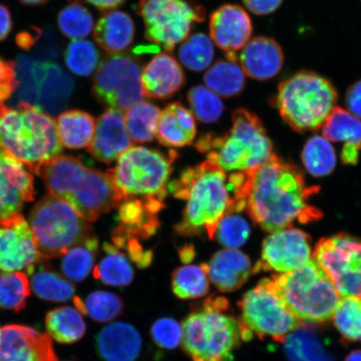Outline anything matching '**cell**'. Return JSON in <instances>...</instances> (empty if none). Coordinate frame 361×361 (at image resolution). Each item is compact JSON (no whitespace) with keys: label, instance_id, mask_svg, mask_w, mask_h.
I'll return each instance as SVG.
<instances>
[{"label":"cell","instance_id":"cell-1","mask_svg":"<svg viewBox=\"0 0 361 361\" xmlns=\"http://www.w3.org/2000/svg\"><path fill=\"white\" fill-rule=\"evenodd\" d=\"M314 192L299 169L274 156L260 168L245 171L234 212L246 210L262 228L274 233L319 219L322 214L310 203Z\"/></svg>","mask_w":361,"mask_h":361},{"label":"cell","instance_id":"cell-2","mask_svg":"<svg viewBox=\"0 0 361 361\" xmlns=\"http://www.w3.org/2000/svg\"><path fill=\"white\" fill-rule=\"evenodd\" d=\"M173 197L186 202L180 222L175 231L183 237L215 238L224 216L234 213L236 186L216 162L207 160L185 169L169 185Z\"/></svg>","mask_w":361,"mask_h":361},{"label":"cell","instance_id":"cell-3","mask_svg":"<svg viewBox=\"0 0 361 361\" xmlns=\"http://www.w3.org/2000/svg\"><path fill=\"white\" fill-rule=\"evenodd\" d=\"M42 178L49 194L94 222L123 202L109 174L90 168L78 157L60 155L31 171Z\"/></svg>","mask_w":361,"mask_h":361},{"label":"cell","instance_id":"cell-4","mask_svg":"<svg viewBox=\"0 0 361 361\" xmlns=\"http://www.w3.org/2000/svg\"><path fill=\"white\" fill-rule=\"evenodd\" d=\"M63 147L56 121L47 113L27 102L0 103V149L30 171L60 156Z\"/></svg>","mask_w":361,"mask_h":361},{"label":"cell","instance_id":"cell-5","mask_svg":"<svg viewBox=\"0 0 361 361\" xmlns=\"http://www.w3.org/2000/svg\"><path fill=\"white\" fill-rule=\"evenodd\" d=\"M232 123L224 135H203L197 150L224 171H251L268 164L274 157L273 145L258 116L240 108L233 113Z\"/></svg>","mask_w":361,"mask_h":361},{"label":"cell","instance_id":"cell-6","mask_svg":"<svg viewBox=\"0 0 361 361\" xmlns=\"http://www.w3.org/2000/svg\"><path fill=\"white\" fill-rule=\"evenodd\" d=\"M338 94L331 81L315 72L300 71L279 85L275 98L282 118L298 132L322 126L335 109Z\"/></svg>","mask_w":361,"mask_h":361},{"label":"cell","instance_id":"cell-7","mask_svg":"<svg viewBox=\"0 0 361 361\" xmlns=\"http://www.w3.org/2000/svg\"><path fill=\"white\" fill-rule=\"evenodd\" d=\"M272 279L283 301L302 323L320 324L332 319L341 296L314 259L304 267Z\"/></svg>","mask_w":361,"mask_h":361},{"label":"cell","instance_id":"cell-8","mask_svg":"<svg viewBox=\"0 0 361 361\" xmlns=\"http://www.w3.org/2000/svg\"><path fill=\"white\" fill-rule=\"evenodd\" d=\"M240 316L238 324L243 341L255 336L283 343L302 324L288 308L273 279H263L238 302Z\"/></svg>","mask_w":361,"mask_h":361},{"label":"cell","instance_id":"cell-9","mask_svg":"<svg viewBox=\"0 0 361 361\" xmlns=\"http://www.w3.org/2000/svg\"><path fill=\"white\" fill-rule=\"evenodd\" d=\"M177 152L134 147L125 152L114 169L108 170L123 202L130 198L166 197Z\"/></svg>","mask_w":361,"mask_h":361},{"label":"cell","instance_id":"cell-10","mask_svg":"<svg viewBox=\"0 0 361 361\" xmlns=\"http://www.w3.org/2000/svg\"><path fill=\"white\" fill-rule=\"evenodd\" d=\"M29 224L44 261L64 256L71 248L92 236V226L87 220L51 194L36 203Z\"/></svg>","mask_w":361,"mask_h":361},{"label":"cell","instance_id":"cell-11","mask_svg":"<svg viewBox=\"0 0 361 361\" xmlns=\"http://www.w3.org/2000/svg\"><path fill=\"white\" fill-rule=\"evenodd\" d=\"M182 346L192 361H233L242 338L238 320L202 304L185 319Z\"/></svg>","mask_w":361,"mask_h":361},{"label":"cell","instance_id":"cell-12","mask_svg":"<svg viewBox=\"0 0 361 361\" xmlns=\"http://www.w3.org/2000/svg\"><path fill=\"white\" fill-rule=\"evenodd\" d=\"M137 11L145 24L146 38L166 51L186 39L196 22L204 20L202 8L186 0H140Z\"/></svg>","mask_w":361,"mask_h":361},{"label":"cell","instance_id":"cell-13","mask_svg":"<svg viewBox=\"0 0 361 361\" xmlns=\"http://www.w3.org/2000/svg\"><path fill=\"white\" fill-rule=\"evenodd\" d=\"M142 68L126 54H113L99 65L92 85L94 97L102 105L126 111L146 97Z\"/></svg>","mask_w":361,"mask_h":361},{"label":"cell","instance_id":"cell-14","mask_svg":"<svg viewBox=\"0 0 361 361\" xmlns=\"http://www.w3.org/2000/svg\"><path fill=\"white\" fill-rule=\"evenodd\" d=\"M314 259L331 279L341 297L361 296V241L340 234L322 239Z\"/></svg>","mask_w":361,"mask_h":361},{"label":"cell","instance_id":"cell-15","mask_svg":"<svg viewBox=\"0 0 361 361\" xmlns=\"http://www.w3.org/2000/svg\"><path fill=\"white\" fill-rule=\"evenodd\" d=\"M313 259L309 236L300 229L286 228L264 239L261 259L255 266L254 274L270 270L279 274L292 272Z\"/></svg>","mask_w":361,"mask_h":361},{"label":"cell","instance_id":"cell-16","mask_svg":"<svg viewBox=\"0 0 361 361\" xmlns=\"http://www.w3.org/2000/svg\"><path fill=\"white\" fill-rule=\"evenodd\" d=\"M42 261L25 216L18 213L0 219V270L17 272Z\"/></svg>","mask_w":361,"mask_h":361},{"label":"cell","instance_id":"cell-17","mask_svg":"<svg viewBox=\"0 0 361 361\" xmlns=\"http://www.w3.org/2000/svg\"><path fill=\"white\" fill-rule=\"evenodd\" d=\"M0 361H58V358L47 334L8 324L0 331Z\"/></svg>","mask_w":361,"mask_h":361},{"label":"cell","instance_id":"cell-18","mask_svg":"<svg viewBox=\"0 0 361 361\" xmlns=\"http://www.w3.org/2000/svg\"><path fill=\"white\" fill-rule=\"evenodd\" d=\"M0 149V219L20 213L35 196L31 171Z\"/></svg>","mask_w":361,"mask_h":361},{"label":"cell","instance_id":"cell-19","mask_svg":"<svg viewBox=\"0 0 361 361\" xmlns=\"http://www.w3.org/2000/svg\"><path fill=\"white\" fill-rule=\"evenodd\" d=\"M165 197L130 198L118 207V225L113 236L147 239L154 235L160 221L158 214L164 209Z\"/></svg>","mask_w":361,"mask_h":361},{"label":"cell","instance_id":"cell-20","mask_svg":"<svg viewBox=\"0 0 361 361\" xmlns=\"http://www.w3.org/2000/svg\"><path fill=\"white\" fill-rule=\"evenodd\" d=\"M133 146L123 111L109 108L96 121L88 152L97 160L110 164Z\"/></svg>","mask_w":361,"mask_h":361},{"label":"cell","instance_id":"cell-21","mask_svg":"<svg viewBox=\"0 0 361 361\" xmlns=\"http://www.w3.org/2000/svg\"><path fill=\"white\" fill-rule=\"evenodd\" d=\"M209 29L211 39L216 47L228 53L245 47L252 32L250 16L236 4H226L214 12Z\"/></svg>","mask_w":361,"mask_h":361},{"label":"cell","instance_id":"cell-22","mask_svg":"<svg viewBox=\"0 0 361 361\" xmlns=\"http://www.w3.org/2000/svg\"><path fill=\"white\" fill-rule=\"evenodd\" d=\"M75 81L53 61H42L34 106L47 114H56L69 102Z\"/></svg>","mask_w":361,"mask_h":361},{"label":"cell","instance_id":"cell-23","mask_svg":"<svg viewBox=\"0 0 361 361\" xmlns=\"http://www.w3.org/2000/svg\"><path fill=\"white\" fill-rule=\"evenodd\" d=\"M240 66L248 78L268 80L283 69L284 55L276 40L264 36L250 39L240 54Z\"/></svg>","mask_w":361,"mask_h":361},{"label":"cell","instance_id":"cell-24","mask_svg":"<svg viewBox=\"0 0 361 361\" xmlns=\"http://www.w3.org/2000/svg\"><path fill=\"white\" fill-rule=\"evenodd\" d=\"M141 80L146 97L165 100L182 89L186 78L182 66L174 57L161 53L144 67Z\"/></svg>","mask_w":361,"mask_h":361},{"label":"cell","instance_id":"cell-25","mask_svg":"<svg viewBox=\"0 0 361 361\" xmlns=\"http://www.w3.org/2000/svg\"><path fill=\"white\" fill-rule=\"evenodd\" d=\"M205 265L211 282L222 293L239 290L254 274L248 256L233 248L216 252Z\"/></svg>","mask_w":361,"mask_h":361},{"label":"cell","instance_id":"cell-26","mask_svg":"<svg viewBox=\"0 0 361 361\" xmlns=\"http://www.w3.org/2000/svg\"><path fill=\"white\" fill-rule=\"evenodd\" d=\"M142 345L137 329L125 322L109 324L96 338L97 350L105 361H135L141 353Z\"/></svg>","mask_w":361,"mask_h":361},{"label":"cell","instance_id":"cell-27","mask_svg":"<svg viewBox=\"0 0 361 361\" xmlns=\"http://www.w3.org/2000/svg\"><path fill=\"white\" fill-rule=\"evenodd\" d=\"M196 134L195 119L182 104H169L161 111L156 134L161 145L171 148L191 145Z\"/></svg>","mask_w":361,"mask_h":361},{"label":"cell","instance_id":"cell-28","mask_svg":"<svg viewBox=\"0 0 361 361\" xmlns=\"http://www.w3.org/2000/svg\"><path fill=\"white\" fill-rule=\"evenodd\" d=\"M135 25L132 18L123 11H108L99 19L94 38L104 51L119 54L133 42Z\"/></svg>","mask_w":361,"mask_h":361},{"label":"cell","instance_id":"cell-29","mask_svg":"<svg viewBox=\"0 0 361 361\" xmlns=\"http://www.w3.org/2000/svg\"><path fill=\"white\" fill-rule=\"evenodd\" d=\"M207 87L225 98L237 97L246 87L245 71L238 65L235 53H228L226 60H219L203 76Z\"/></svg>","mask_w":361,"mask_h":361},{"label":"cell","instance_id":"cell-30","mask_svg":"<svg viewBox=\"0 0 361 361\" xmlns=\"http://www.w3.org/2000/svg\"><path fill=\"white\" fill-rule=\"evenodd\" d=\"M283 344L290 361H335L313 324H302Z\"/></svg>","mask_w":361,"mask_h":361},{"label":"cell","instance_id":"cell-31","mask_svg":"<svg viewBox=\"0 0 361 361\" xmlns=\"http://www.w3.org/2000/svg\"><path fill=\"white\" fill-rule=\"evenodd\" d=\"M43 262L26 269V273L30 278V287L35 295L51 302L71 300L75 293L74 284Z\"/></svg>","mask_w":361,"mask_h":361},{"label":"cell","instance_id":"cell-32","mask_svg":"<svg viewBox=\"0 0 361 361\" xmlns=\"http://www.w3.org/2000/svg\"><path fill=\"white\" fill-rule=\"evenodd\" d=\"M56 124L63 147L75 150L90 147L96 121L89 113L80 110L66 111L58 116Z\"/></svg>","mask_w":361,"mask_h":361},{"label":"cell","instance_id":"cell-33","mask_svg":"<svg viewBox=\"0 0 361 361\" xmlns=\"http://www.w3.org/2000/svg\"><path fill=\"white\" fill-rule=\"evenodd\" d=\"M44 324L48 336L61 344H73L87 331L82 314L71 307H59L49 311Z\"/></svg>","mask_w":361,"mask_h":361},{"label":"cell","instance_id":"cell-34","mask_svg":"<svg viewBox=\"0 0 361 361\" xmlns=\"http://www.w3.org/2000/svg\"><path fill=\"white\" fill-rule=\"evenodd\" d=\"M102 247L106 256L94 268V278L106 286H128L133 281L134 270L128 257L113 243H105Z\"/></svg>","mask_w":361,"mask_h":361},{"label":"cell","instance_id":"cell-35","mask_svg":"<svg viewBox=\"0 0 361 361\" xmlns=\"http://www.w3.org/2000/svg\"><path fill=\"white\" fill-rule=\"evenodd\" d=\"M171 290L182 300L200 299L209 295L210 284L205 264L185 265L171 274Z\"/></svg>","mask_w":361,"mask_h":361},{"label":"cell","instance_id":"cell-36","mask_svg":"<svg viewBox=\"0 0 361 361\" xmlns=\"http://www.w3.org/2000/svg\"><path fill=\"white\" fill-rule=\"evenodd\" d=\"M126 128L133 142L147 143L156 137L161 111L148 102H139L126 111Z\"/></svg>","mask_w":361,"mask_h":361},{"label":"cell","instance_id":"cell-37","mask_svg":"<svg viewBox=\"0 0 361 361\" xmlns=\"http://www.w3.org/2000/svg\"><path fill=\"white\" fill-rule=\"evenodd\" d=\"M74 304L82 314H88L97 322H110L123 313L125 303L123 298L108 291L97 290L90 293L85 300L74 297Z\"/></svg>","mask_w":361,"mask_h":361},{"label":"cell","instance_id":"cell-38","mask_svg":"<svg viewBox=\"0 0 361 361\" xmlns=\"http://www.w3.org/2000/svg\"><path fill=\"white\" fill-rule=\"evenodd\" d=\"M324 137L361 149V120L349 111L335 107L323 124Z\"/></svg>","mask_w":361,"mask_h":361},{"label":"cell","instance_id":"cell-39","mask_svg":"<svg viewBox=\"0 0 361 361\" xmlns=\"http://www.w3.org/2000/svg\"><path fill=\"white\" fill-rule=\"evenodd\" d=\"M98 250V239L92 236L71 248L61 262L63 274L71 281H85L93 268Z\"/></svg>","mask_w":361,"mask_h":361},{"label":"cell","instance_id":"cell-40","mask_svg":"<svg viewBox=\"0 0 361 361\" xmlns=\"http://www.w3.org/2000/svg\"><path fill=\"white\" fill-rule=\"evenodd\" d=\"M302 161L308 173L314 177L331 174L336 165V154L332 144L324 137L314 135L305 144Z\"/></svg>","mask_w":361,"mask_h":361},{"label":"cell","instance_id":"cell-41","mask_svg":"<svg viewBox=\"0 0 361 361\" xmlns=\"http://www.w3.org/2000/svg\"><path fill=\"white\" fill-rule=\"evenodd\" d=\"M28 276L24 272L0 273V309L20 312L30 295Z\"/></svg>","mask_w":361,"mask_h":361},{"label":"cell","instance_id":"cell-42","mask_svg":"<svg viewBox=\"0 0 361 361\" xmlns=\"http://www.w3.org/2000/svg\"><path fill=\"white\" fill-rule=\"evenodd\" d=\"M180 63L188 70L196 72L205 71L213 63L214 48L209 36L203 33L189 35L178 49Z\"/></svg>","mask_w":361,"mask_h":361},{"label":"cell","instance_id":"cell-43","mask_svg":"<svg viewBox=\"0 0 361 361\" xmlns=\"http://www.w3.org/2000/svg\"><path fill=\"white\" fill-rule=\"evenodd\" d=\"M332 319L343 340L361 342V296L341 297Z\"/></svg>","mask_w":361,"mask_h":361},{"label":"cell","instance_id":"cell-44","mask_svg":"<svg viewBox=\"0 0 361 361\" xmlns=\"http://www.w3.org/2000/svg\"><path fill=\"white\" fill-rule=\"evenodd\" d=\"M64 58L72 73L80 76L93 74L101 63L96 45L85 39H75L68 44Z\"/></svg>","mask_w":361,"mask_h":361},{"label":"cell","instance_id":"cell-45","mask_svg":"<svg viewBox=\"0 0 361 361\" xmlns=\"http://www.w3.org/2000/svg\"><path fill=\"white\" fill-rule=\"evenodd\" d=\"M57 23L61 33L73 39L87 37L94 27L92 13L76 2L62 8L58 13Z\"/></svg>","mask_w":361,"mask_h":361},{"label":"cell","instance_id":"cell-46","mask_svg":"<svg viewBox=\"0 0 361 361\" xmlns=\"http://www.w3.org/2000/svg\"><path fill=\"white\" fill-rule=\"evenodd\" d=\"M188 100L194 116L203 123H216L224 114V105L219 94L204 85L189 90Z\"/></svg>","mask_w":361,"mask_h":361},{"label":"cell","instance_id":"cell-47","mask_svg":"<svg viewBox=\"0 0 361 361\" xmlns=\"http://www.w3.org/2000/svg\"><path fill=\"white\" fill-rule=\"evenodd\" d=\"M250 226L246 219L235 213L229 214L221 220L214 239L221 245L235 250L245 245L250 236Z\"/></svg>","mask_w":361,"mask_h":361},{"label":"cell","instance_id":"cell-48","mask_svg":"<svg viewBox=\"0 0 361 361\" xmlns=\"http://www.w3.org/2000/svg\"><path fill=\"white\" fill-rule=\"evenodd\" d=\"M26 47L28 51L34 49L39 60L54 61L61 55V47L60 40L51 28L45 27L44 29L34 27L26 32Z\"/></svg>","mask_w":361,"mask_h":361},{"label":"cell","instance_id":"cell-49","mask_svg":"<svg viewBox=\"0 0 361 361\" xmlns=\"http://www.w3.org/2000/svg\"><path fill=\"white\" fill-rule=\"evenodd\" d=\"M183 328L173 318H161L153 323L151 336L153 342L161 349L173 350L182 341Z\"/></svg>","mask_w":361,"mask_h":361},{"label":"cell","instance_id":"cell-50","mask_svg":"<svg viewBox=\"0 0 361 361\" xmlns=\"http://www.w3.org/2000/svg\"><path fill=\"white\" fill-rule=\"evenodd\" d=\"M112 243L119 250H124L129 259L134 262L138 268L146 269L151 265L153 252L144 250L138 238L113 236Z\"/></svg>","mask_w":361,"mask_h":361},{"label":"cell","instance_id":"cell-51","mask_svg":"<svg viewBox=\"0 0 361 361\" xmlns=\"http://www.w3.org/2000/svg\"><path fill=\"white\" fill-rule=\"evenodd\" d=\"M18 87L16 62L0 57V103L8 100L16 92Z\"/></svg>","mask_w":361,"mask_h":361},{"label":"cell","instance_id":"cell-52","mask_svg":"<svg viewBox=\"0 0 361 361\" xmlns=\"http://www.w3.org/2000/svg\"><path fill=\"white\" fill-rule=\"evenodd\" d=\"M283 0H243L248 11L256 16H268L281 7Z\"/></svg>","mask_w":361,"mask_h":361},{"label":"cell","instance_id":"cell-53","mask_svg":"<svg viewBox=\"0 0 361 361\" xmlns=\"http://www.w3.org/2000/svg\"><path fill=\"white\" fill-rule=\"evenodd\" d=\"M345 103L349 111L361 118V80L356 81L347 90Z\"/></svg>","mask_w":361,"mask_h":361},{"label":"cell","instance_id":"cell-54","mask_svg":"<svg viewBox=\"0 0 361 361\" xmlns=\"http://www.w3.org/2000/svg\"><path fill=\"white\" fill-rule=\"evenodd\" d=\"M13 28L12 16L8 7L0 4V42L6 39Z\"/></svg>","mask_w":361,"mask_h":361},{"label":"cell","instance_id":"cell-55","mask_svg":"<svg viewBox=\"0 0 361 361\" xmlns=\"http://www.w3.org/2000/svg\"><path fill=\"white\" fill-rule=\"evenodd\" d=\"M71 3L85 2L102 11H112L123 4L126 0H69Z\"/></svg>","mask_w":361,"mask_h":361},{"label":"cell","instance_id":"cell-56","mask_svg":"<svg viewBox=\"0 0 361 361\" xmlns=\"http://www.w3.org/2000/svg\"><path fill=\"white\" fill-rule=\"evenodd\" d=\"M360 149L353 145H344L341 152V158L346 164L354 165L359 159Z\"/></svg>","mask_w":361,"mask_h":361},{"label":"cell","instance_id":"cell-57","mask_svg":"<svg viewBox=\"0 0 361 361\" xmlns=\"http://www.w3.org/2000/svg\"><path fill=\"white\" fill-rule=\"evenodd\" d=\"M179 256L180 260H182L183 263H190V262L195 258V250H194V247L188 245H185L180 248L179 251Z\"/></svg>","mask_w":361,"mask_h":361},{"label":"cell","instance_id":"cell-58","mask_svg":"<svg viewBox=\"0 0 361 361\" xmlns=\"http://www.w3.org/2000/svg\"><path fill=\"white\" fill-rule=\"evenodd\" d=\"M19 1L25 4V6H39L47 4L49 0H19Z\"/></svg>","mask_w":361,"mask_h":361},{"label":"cell","instance_id":"cell-59","mask_svg":"<svg viewBox=\"0 0 361 361\" xmlns=\"http://www.w3.org/2000/svg\"><path fill=\"white\" fill-rule=\"evenodd\" d=\"M345 361H361V350L351 352Z\"/></svg>","mask_w":361,"mask_h":361},{"label":"cell","instance_id":"cell-60","mask_svg":"<svg viewBox=\"0 0 361 361\" xmlns=\"http://www.w3.org/2000/svg\"><path fill=\"white\" fill-rule=\"evenodd\" d=\"M0 331H1V329H0Z\"/></svg>","mask_w":361,"mask_h":361}]
</instances>
